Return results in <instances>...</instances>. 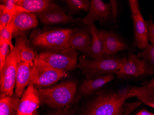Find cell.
Returning <instances> with one entry per match:
<instances>
[{
    "label": "cell",
    "instance_id": "cell-1",
    "mask_svg": "<svg viewBox=\"0 0 154 115\" xmlns=\"http://www.w3.org/2000/svg\"><path fill=\"white\" fill-rule=\"evenodd\" d=\"M132 97L129 86L115 91L99 92L89 102L88 110L96 115H122L125 101Z\"/></svg>",
    "mask_w": 154,
    "mask_h": 115
},
{
    "label": "cell",
    "instance_id": "cell-2",
    "mask_svg": "<svg viewBox=\"0 0 154 115\" xmlns=\"http://www.w3.org/2000/svg\"><path fill=\"white\" fill-rule=\"evenodd\" d=\"M27 42V39L25 34L16 37L14 47L10 50L3 69L0 71L1 96L13 95L14 88L16 84L18 63L20 61L19 55L21 50Z\"/></svg>",
    "mask_w": 154,
    "mask_h": 115
},
{
    "label": "cell",
    "instance_id": "cell-3",
    "mask_svg": "<svg viewBox=\"0 0 154 115\" xmlns=\"http://www.w3.org/2000/svg\"><path fill=\"white\" fill-rule=\"evenodd\" d=\"M77 87L76 82L69 81L54 87L39 89L38 93L41 103L60 110L73 101Z\"/></svg>",
    "mask_w": 154,
    "mask_h": 115
},
{
    "label": "cell",
    "instance_id": "cell-4",
    "mask_svg": "<svg viewBox=\"0 0 154 115\" xmlns=\"http://www.w3.org/2000/svg\"><path fill=\"white\" fill-rule=\"evenodd\" d=\"M127 59V57L120 58L106 56L102 59L95 60L81 55L77 67L82 70L87 79H92L107 74H116Z\"/></svg>",
    "mask_w": 154,
    "mask_h": 115
},
{
    "label": "cell",
    "instance_id": "cell-5",
    "mask_svg": "<svg viewBox=\"0 0 154 115\" xmlns=\"http://www.w3.org/2000/svg\"><path fill=\"white\" fill-rule=\"evenodd\" d=\"M79 29H55L50 30H35L30 35L33 46L44 50H58L69 46L71 35Z\"/></svg>",
    "mask_w": 154,
    "mask_h": 115
},
{
    "label": "cell",
    "instance_id": "cell-6",
    "mask_svg": "<svg viewBox=\"0 0 154 115\" xmlns=\"http://www.w3.org/2000/svg\"><path fill=\"white\" fill-rule=\"evenodd\" d=\"M38 56L50 66L64 71H70L77 67L78 53L70 46L55 50H44Z\"/></svg>",
    "mask_w": 154,
    "mask_h": 115
},
{
    "label": "cell",
    "instance_id": "cell-7",
    "mask_svg": "<svg viewBox=\"0 0 154 115\" xmlns=\"http://www.w3.org/2000/svg\"><path fill=\"white\" fill-rule=\"evenodd\" d=\"M66 72L55 69L41 59L36 54L32 68L30 84L42 88L53 84L66 76Z\"/></svg>",
    "mask_w": 154,
    "mask_h": 115
},
{
    "label": "cell",
    "instance_id": "cell-8",
    "mask_svg": "<svg viewBox=\"0 0 154 115\" xmlns=\"http://www.w3.org/2000/svg\"><path fill=\"white\" fill-rule=\"evenodd\" d=\"M154 74V68L137 55L130 53L128 58L122 64L116 73L118 77H139Z\"/></svg>",
    "mask_w": 154,
    "mask_h": 115
},
{
    "label": "cell",
    "instance_id": "cell-9",
    "mask_svg": "<svg viewBox=\"0 0 154 115\" xmlns=\"http://www.w3.org/2000/svg\"><path fill=\"white\" fill-rule=\"evenodd\" d=\"M36 15L40 22L45 25L82 23V19L68 15L60 6L54 3Z\"/></svg>",
    "mask_w": 154,
    "mask_h": 115
},
{
    "label": "cell",
    "instance_id": "cell-10",
    "mask_svg": "<svg viewBox=\"0 0 154 115\" xmlns=\"http://www.w3.org/2000/svg\"><path fill=\"white\" fill-rule=\"evenodd\" d=\"M38 24L36 14L28 12L18 11L14 14L7 27L13 32V37L25 34V32L37 26Z\"/></svg>",
    "mask_w": 154,
    "mask_h": 115
},
{
    "label": "cell",
    "instance_id": "cell-11",
    "mask_svg": "<svg viewBox=\"0 0 154 115\" xmlns=\"http://www.w3.org/2000/svg\"><path fill=\"white\" fill-rule=\"evenodd\" d=\"M91 8L87 15L82 19L84 25H89L96 21L105 22L113 17L110 3L102 0H92Z\"/></svg>",
    "mask_w": 154,
    "mask_h": 115
},
{
    "label": "cell",
    "instance_id": "cell-12",
    "mask_svg": "<svg viewBox=\"0 0 154 115\" xmlns=\"http://www.w3.org/2000/svg\"><path fill=\"white\" fill-rule=\"evenodd\" d=\"M40 103L38 90L34 85L30 84L20 99L18 113L34 115Z\"/></svg>",
    "mask_w": 154,
    "mask_h": 115
},
{
    "label": "cell",
    "instance_id": "cell-13",
    "mask_svg": "<svg viewBox=\"0 0 154 115\" xmlns=\"http://www.w3.org/2000/svg\"><path fill=\"white\" fill-rule=\"evenodd\" d=\"M100 35L103 44L105 56H114L117 53L128 48L127 44L114 32L102 30L100 31Z\"/></svg>",
    "mask_w": 154,
    "mask_h": 115
},
{
    "label": "cell",
    "instance_id": "cell-14",
    "mask_svg": "<svg viewBox=\"0 0 154 115\" xmlns=\"http://www.w3.org/2000/svg\"><path fill=\"white\" fill-rule=\"evenodd\" d=\"M90 33L92 36L91 45L83 53L90 59L98 60L105 57L103 44L100 35V30H98L94 23L88 25Z\"/></svg>",
    "mask_w": 154,
    "mask_h": 115
},
{
    "label": "cell",
    "instance_id": "cell-15",
    "mask_svg": "<svg viewBox=\"0 0 154 115\" xmlns=\"http://www.w3.org/2000/svg\"><path fill=\"white\" fill-rule=\"evenodd\" d=\"M32 67L29 64L19 61L17 68L15 84V96L21 97L31 83Z\"/></svg>",
    "mask_w": 154,
    "mask_h": 115
},
{
    "label": "cell",
    "instance_id": "cell-16",
    "mask_svg": "<svg viewBox=\"0 0 154 115\" xmlns=\"http://www.w3.org/2000/svg\"><path fill=\"white\" fill-rule=\"evenodd\" d=\"M131 17L134 22L136 46L143 50L149 45L148 38L147 21L144 20L141 12Z\"/></svg>",
    "mask_w": 154,
    "mask_h": 115
},
{
    "label": "cell",
    "instance_id": "cell-17",
    "mask_svg": "<svg viewBox=\"0 0 154 115\" xmlns=\"http://www.w3.org/2000/svg\"><path fill=\"white\" fill-rule=\"evenodd\" d=\"M115 79L113 74H109L92 79H86L79 87V93L82 96L91 95Z\"/></svg>",
    "mask_w": 154,
    "mask_h": 115
},
{
    "label": "cell",
    "instance_id": "cell-18",
    "mask_svg": "<svg viewBox=\"0 0 154 115\" xmlns=\"http://www.w3.org/2000/svg\"><path fill=\"white\" fill-rule=\"evenodd\" d=\"M92 42V36L88 28L78 30L72 34L68 40V44L71 48L83 53L91 47Z\"/></svg>",
    "mask_w": 154,
    "mask_h": 115
},
{
    "label": "cell",
    "instance_id": "cell-19",
    "mask_svg": "<svg viewBox=\"0 0 154 115\" xmlns=\"http://www.w3.org/2000/svg\"><path fill=\"white\" fill-rule=\"evenodd\" d=\"M129 87L130 92L134 97H136L141 102L154 108V88L145 85Z\"/></svg>",
    "mask_w": 154,
    "mask_h": 115
},
{
    "label": "cell",
    "instance_id": "cell-20",
    "mask_svg": "<svg viewBox=\"0 0 154 115\" xmlns=\"http://www.w3.org/2000/svg\"><path fill=\"white\" fill-rule=\"evenodd\" d=\"M53 3L49 0H17V5L28 12L38 14L48 8Z\"/></svg>",
    "mask_w": 154,
    "mask_h": 115
},
{
    "label": "cell",
    "instance_id": "cell-21",
    "mask_svg": "<svg viewBox=\"0 0 154 115\" xmlns=\"http://www.w3.org/2000/svg\"><path fill=\"white\" fill-rule=\"evenodd\" d=\"M20 99L9 96H1L0 115H17Z\"/></svg>",
    "mask_w": 154,
    "mask_h": 115
},
{
    "label": "cell",
    "instance_id": "cell-22",
    "mask_svg": "<svg viewBox=\"0 0 154 115\" xmlns=\"http://www.w3.org/2000/svg\"><path fill=\"white\" fill-rule=\"evenodd\" d=\"M65 2L68 8L73 13L80 11L88 12L91 8V2L89 0H66Z\"/></svg>",
    "mask_w": 154,
    "mask_h": 115
},
{
    "label": "cell",
    "instance_id": "cell-23",
    "mask_svg": "<svg viewBox=\"0 0 154 115\" xmlns=\"http://www.w3.org/2000/svg\"><path fill=\"white\" fill-rule=\"evenodd\" d=\"M35 57L36 55L35 53L28 45L27 42L24 45L20 52L19 55L20 61L27 63L32 67Z\"/></svg>",
    "mask_w": 154,
    "mask_h": 115
},
{
    "label": "cell",
    "instance_id": "cell-24",
    "mask_svg": "<svg viewBox=\"0 0 154 115\" xmlns=\"http://www.w3.org/2000/svg\"><path fill=\"white\" fill-rule=\"evenodd\" d=\"M137 56L148 63L149 65L154 68V46L149 44L148 47L139 52Z\"/></svg>",
    "mask_w": 154,
    "mask_h": 115
},
{
    "label": "cell",
    "instance_id": "cell-25",
    "mask_svg": "<svg viewBox=\"0 0 154 115\" xmlns=\"http://www.w3.org/2000/svg\"><path fill=\"white\" fill-rule=\"evenodd\" d=\"M0 31V41H4L8 44L10 50H12L14 47V46L12 43L13 35L12 31L7 26Z\"/></svg>",
    "mask_w": 154,
    "mask_h": 115
},
{
    "label": "cell",
    "instance_id": "cell-26",
    "mask_svg": "<svg viewBox=\"0 0 154 115\" xmlns=\"http://www.w3.org/2000/svg\"><path fill=\"white\" fill-rule=\"evenodd\" d=\"M9 45L5 42L0 41V71L3 69L6 59L9 54Z\"/></svg>",
    "mask_w": 154,
    "mask_h": 115
},
{
    "label": "cell",
    "instance_id": "cell-27",
    "mask_svg": "<svg viewBox=\"0 0 154 115\" xmlns=\"http://www.w3.org/2000/svg\"><path fill=\"white\" fill-rule=\"evenodd\" d=\"M14 14L0 10V30L7 26Z\"/></svg>",
    "mask_w": 154,
    "mask_h": 115
},
{
    "label": "cell",
    "instance_id": "cell-28",
    "mask_svg": "<svg viewBox=\"0 0 154 115\" xmlns=\"http://www.w3.org/2000/svg\"><path fill=\"white\" fill-rule=\"evenodd\" d=\"M148 38L149 41H150L151 44L154 46V24L152 18H150L147 21Z\"/></svg>",
    "mask_w": 154,
    "mask_h": 115
},
{
    "label": "cell",
    "instance_id": "cell-29",
    "mask_svg": "<svg viewBox=\"0 0 154 115\" xmlns=\"http://www.w3.org/2000/svg\"><path fill=\"white\" fill-rule=\"evenodd\" d=\"M129 4L131 11V16H135L140 12L139 9V3L137 0H129Z\"/></svg>",
    "mask_w": 154,
    "mask_h": 115
},
{
    "label": "cell",
    "instance_id": "cell-30",
    "mask_svg": "<svg viewBox=\"0 0 154 115\" xmlns=\"http://www.w3.org/2000/svg\"><path fill=\"white\" fill-rule=\"evenodd\" d=\"M109 3L110 4L113 19L116 20L117 15L118 1L116 0H110Z\"/></svg>",
    "mask_w": 154,
    "mask_h": 115
},
{
    "label": "cell",
    "instance_id": "cell-31",
    "mask_svg": "<svg viewBox=\"0 0 154 115\" xmlns=\"http://www.w3.org/2000/svg\"><path fill=\"white\" fill-rule=\"evenodd\" d=\"M153 114L146 109H143L137 112L135 115H153Z\"/></svg>",
    "mask_w": 154,
    "mask_h": 115
},
{
    "label": "cell",
    "instance_id": "cell-32",
    "mask_svg": "<svg viewBox=\"0 0 154 115\" xmlns=\"http://www.w3.org/2000/svg\"><path fill=\"white\" fill-rule=\"evenodd\" d=\"M48 115H67L64 112L61 111V110H58V111H55V112L51 113V114H48Z\"/></svg>",
    "mask_w": 154,
    "mask_h": 115
},
{
    "label": "cell",
    "instance_id": "cell-33",
    "mask_svg": "<svg viewBox=\"0 0 154 115\" xmlns=\"http://www.w3.org/2000/svg\"><path fill=\"white\" fill-rule=\"evenodd\" d=\"M144 85L146 86L147 87H150V88H154V77L152 80H150L148 83H146Z\"/></svg>",
    "mask_w": 154,
    "mask_h": 115
},
{
    "label": "cell",
    "instance_id": "cell-34",
    "mask_svg": "<svg viewBox=\"0 0 154 115\" xmlns=\"http://www.w3.org/2000/svg\"><path fill=\"white\" fill-rule=\"evenodd\" d=\"M87 112L86 113V115H96L95 114H94V113L91 112V111H89V110H87Z\"/></svg>",
    "mask_w": 154,
    "mask_h": 115
},
{
    "label": "cell",
    "instance_id": "cell-35",
    "mask_svg": "<svg viewBox=\"0 0 154 115\" xmlns=\"http://www.w3.org/2000/svg\"><path fill=\"white\" fill-rule=\"evenodd\" d=\"M17 115H27V114H20V113H18V112H17Z\"/></svg>",
    "mask_w": 154,
    "mask_h": 115
},
{
    "label": "cell",
    "instance_id": "cell-36",
    "mask_svg": "<svg viewBox=\"0 0 154 115\" xmlns=\"http://www.w3.org/2000/svg\"><path fill=\"white\" fill-rule=\"evenodd\" d=\"M153 115H154V114H153Z\"/></svg>",
    "mask_w": 154,
    "mask_h": 115
}]
</instances>
